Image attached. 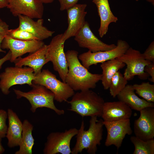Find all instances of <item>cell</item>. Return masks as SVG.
I'll return each instance as SVG.
<instances>
[{"label": "cell", "instance_id": "cell-1", "mask_svg": "<svg viewBox=\"0 0 154 154\" xmlns=\"http://www.w3.org/2000/svg\"><path fill=\"white\" fill-rule=\"evenodd\" d=\"M65 55L68 71L65 82L74 91L95 88L97 83L101 80L102 74L89 72L80 62L78 51L68 50L65 53Z\"/></svg>", "mask_w": 154, "mask_h": 154}, {"label": "cell", "instance_id": "cell-2", "mask_svg": "<svg viewBox=\"0 0 154 154\" xmlns=\"http://www.w3.org/2000/svg\"><path fill=\"white\" fill-rule=\"evenodd\" d=\"M96 116L91 117L89 126L87 130H85L84 120L81 122L80 127L76 135V141L72 148V154L81 153L83 150H87L90 154H95L97 146L101 144L103 135V120H98Z\"/></svg>", "mask_w": 154, "mask_h": 154}, {"label": "cell", "instance_id": "cell-3", "mask_svg": "<svg viewBox=\"0 0 154 154\" xmlns=\"http://www.w3.org/2000/svg\"><path fill=\"white\" fill-rule=\"evenodd\" d=\"M71 100L69 110L82 117L101 116L104 101L96 92L90 89L74 93Z\"/></svg>", "mask_w": 154, "mask_h": 154}, {"label": "cell", "instance_id": "cell-4", "mask_svg": "<svg viewBox=\"0 0 154 154\" xmlns=\"http://www.w3.org/2000/svg\"><path fill=\"white\" fill-rule=\"evenodd\" d=\"M31 87L32 89L27 92L15 89L13 90L17 99L24 97L29 101L32 112H35L38 108H46L52 110L58 115L64 114V110L58 109L55 106L54 94L51 91L41 85L33 84Z\"/></svg>", "mask_w": 154, "mask_h": 154}, {"label": "cell", "instance_id": "cell-5", "mask_svg": "<svg viewBox=\"0 0 154 154\" xmlns=\"http://www.w3.org/2000/svg\"><path fill=\"white\" fill-rule=\"evenodd\" d=\"M35 76L33 69L29 67H7L0 74V89L7 95L10 92L9 88L13 85L27 84L31 86Z\"/></svg>", "mask_w": 154, "mask_h": 154}, {"label": "cell", "instance_id": "cell-6", "mask_svg": "<svg viewBox=\"0 0 154 154\" xmlns=\"http://www.w3.org/2000/svg\"><path fill=\"white\" fill-rule=\"evenodd\" d=\"M33 83L42 85L54 94V100L60 103L66 102L74 94V91L65 82L58 80L48 69L35 75Z\"/></svg>", "mask_w": 154, "mask_h": 154}, {"label": "cell", "instance_id": "cell-7", "mask_svg": "<svg viewBox=\"0 0 154 154\" xmlns=\"http://www.w3.org/2000/svg\"><path fill=\"white\" fill-rule=\"evenodd\" d=\"M116 58L127 65L123 75L128 81L135 76L141 80H146L149 76L144 69L151 62L145 59L139 50L130 47L125 53Z\"/></svg>", "mask_w": 154, "mask_h": 154}, {"label": "cell", "instance_id": "cell-8", "mask_svg": "<svg viewBox=\"0 0 154 154\" xmlns=\"http://www.w3.org/2000/svg\"><path fill=\"white\" fill-rule=\"evenodd\" d=\"M65 41L62 33L57 35L52 39L48 48L46 54L49 61L52 64L54 70L58 73L62 81L65 82L68 67L64 51Z\"/></svg>", "mask_w": 154, "mask_h": 154}, {"label": "cell", "instance_id": "cell-9", "mask_svg": "<svg viewBox=\"0 0 154 154\" xmlns=\"http://www.w3.org/2000/svg\"><path fill=\"white\" fill-rule=\"evenodd\" d=\"M78 130L76 128H73L66 130L64 131L50 133L47 137L43 149V153L71 154V141L72 138L77 134Z\"/></svg>", "mask_w": 154, "mask_h": 154}, {"label": "cell", "instance_id": "cell-10", "mask_svg": "<svg viewBox=\"0 0 154 154\" xmlns=\"http://www.w3.org/2000/svg\"><path fill=\"white\" fill-rule=\"evenodd\" d=\"M116 45L114 49L107 51L92 52L88 50L78 55V59L82 65L88 69L93 65L116 58L125 53L130 47L126 41L121 39L117 40Z\"/></svg>", "mask_w": 154, "mask_h": 154}, {"label": "cell", "instance_id": "cell-11", "mask_svg": "<svg viewBox=\"0 0 154 154\" xmlns=\"http://www.w3.org/2000/svg\"><path fill=\"white\" fill-rule=\"evenodd\" d=\"M103 123L107 131L105 142L106 147L114 145L118 149L125 136L132 133L130 119L111 121H103Z\"/></svg>", "mask_w": 154, "mask_h": 154}, {"label": "cell", "instance_id": "cell-12", "mask_svg": "<svg viewBox=\"0 0 154 154\" xmlns=\"http://www.w3.org/2000/svg\"><path fill=\"white\" fill-rule=\"evenodd\" d=\"M44 44L42 40H22L12 38L6 35L1 44L2 49H9L11 53L10 61L14 62L18 57L27 53H32L40 48Z\"/></svg>", "mask_w": 154, "mask_h": 154}, {"label": "cell", "instance_id": "cell-13", "mask_svg": "<svg viewBox=\"0 0 154 154\" xmlns=\"http://www.w3.org/2000/svg\"><path fill=\"white\" fill-rule=\"evenodd\" d=\"M74 37V40L80 47L87 48L92 52L105 51L115 48L114 44H108L102 41L94 34L88 23L85 24Z\"/></svg>", "mask_w": 154, "mask_h": 154}, {"label": "cell", "instance_id": "cell-14", "mask_svg": "<svg viewBox=\"0 0 154 154\" xmlns=\"http://www.w3.org/2000/svg\"><path fill=\"white\" fill-rule=\"evenodd\" d=\"M8 8L14 16L23 15L31 18H42L43 3L39 0H7Z\"/></svg>", "mask_w": 154, "mask_h": 154}, {"label": "cell", "instance_id": "cell-15", "mask_svg": "<svg viewBox=\"0 0 154 154\" xmlns=\"http://www.w3.org/2000/svg\"><path fill=\"white\" fill-rule=\"evenodd\" d=\"M139 117L134 123V132L135 136L144 141L154 137V108H145L139 111Z\"/></svg>", "mask_w": 154, "mask_h": 154}, {"label": "cell", "instance_id": "cell-16", "mask_svg": "<svg viewBox=\"0 0 154 154\" xmlns=\"http://www.w3.org/2000/svg\"><path fill=\"white\" fill-rule=\"evenodd\" d=\"M87 6L86 4L77 3L66 10L68 25L67 29L62 33L65 41L75 36L84 25L87 13L85 11Z\"/></svg>", "mask_w": 154, "mask_h": 154}, {"label": "cell", "instance_id": "cell-17", "mask_svg": "<svg viewBox=\"0 0 154 154\" xmlns=\"http://www.w3.org/2000/svg\"><path fill=\"white\" fill-rule=\"evenodd\" d=\"M132 113V109L121 101L105 102L101 117L104 121H114L129 119Z\"/></svg>", "mask_w": 154, "mask_h": 154}, {"label": "cell", "instance_id": "cell-18", "mask_svg": "<svg viewBox=\"0 0 154 154\" xmlns=\"http://www.w3.org/2000/svg\"><path fill=\"white\" fill-rule=\"evenodd\" d=\"M18 17L19 27L32 34L39 40L42 41L51 37L54 33L43 25L44 20L42 18L35 21L33 19L26 16L19 15Z\"/></svg>", "mask_w": 154, "mask_h": 154}, {"label": "cell", "instance_id": "cell-19", "mask_svg": "<svg viewBox=\"0 0 154 154\" xmlns=\"http://www.w3.org/2000/svg\"><path fill=\"white\" fill-rule=\"evenodd\" d=\"M47 48L48 45L44 44L27 56L24 58L19 57L14 62L15 66H28L33 69L35 75L38 74L41 72L44 65L49 62L46 56Z\"/></svg>", "mask_w": 154, "mask_h": 154}, {"label": "cell", "instance_id": "cell-20", "mask_svg": "<svg viewBox=\"0 0 154 154\" xmlns=\"http://www.w3.org/2000/svg\"><path fill=\"white\" fill-rule=\"evenodd\" d=\"M8 125L6 137L8 146L12 148L19 146L21 141L23 123L17 114L11 109L7 110Z\"/></svg>", "mask_w": 154, "mask_h": 154}, {"label": "cell", "instance_id": "cell-21", "mask_svg": "<svg viewBox=\"0 0 154 154\" xmlns=\"http://www.w3.org/2000/svg\"><path fill=\"white\" fill-rule=\"evenodd\" d=\"M96 5L100 19V25L98 32L100 37H103L108 32L109 25L116 23L118 20L112 11L108 0H92Z\"/></svg>", "mask_w": 154, "mask_h": 154}, {"label": "cell", "instance_id": "cell-22", "mask_svg": "<svg viewBox=\"0 0 154 154\" xmlns=\"http://www.w3.org/2000/svg\"><path fill=\"white\" fill-rule=\"evenodd\" d=\"M135 91L132 85L127 84L117 96L119 101L125 103L132 110L139 112L146 107H154V103L140 98Z\"/></svg>", "mask_w": 154, "mask_h": 154}, {"label": "cell", "instance_id": "cell-23", "mask_svg": "<svg viewBox=\"0 0 154 154\" xmlns=\"http://www.w3.org/2000/svg\"><path fill=\"white\" fill-rule=\"evenodd\" d=\"M125 65L123 63L116 58L101 63L102 70L101 79L102 84L105 90L109 89L111 80L115 74Z\"/></svg>", "mask_w": 154, "mask_h": 154}, {"label": "cell", "instance_id": "cell-24", "mask_svg": "<svg viewBox=\"0 0 154 154\" xmlns=\"http://www.w3.org/2000/svg\"><path fill=\"white\" fill-rule=\"evenodd\" d=\"M22 123V132L19 148L15 154H32L35 141L32 134L33 126L27 119L24 120Z\"/></svg>", "mask_w": 154, "mask_h": 154}, {"label": "cell", "instance_id": "cell-25", "mask_svg": "<svg viewBox=\"0 0 154 154\" xmlns=\"http://www.w3.org/2000/svg\"><path fill=\"white\" fill-rule=\"evenodd\" d=\"M130 140L134 147L133 154H154V139L144 141L133 136Z\"/></svg>", "mask_w": 154, "mask_h": 154}, {"label": "cell", "instance_id": "cell-26", "mask_svg": "<svg viewBox=\"0 0 154 154\" xmlns=\"http://www.w3.org/2000/svg\"><path fill=\"white\" fill-rule=\"evenodd\" d=\"M127 80L119 71L112 77L109 89L111 96L115 98L125 88L128 82Z\"/></svg>", "mask_w": 154, "mask_h": 154}, {"label": "cell", "instance_id": "cell-27", "mask_svg": "<svg viewBox=\"0 0 154 154\" xmlns=\"http://www.w3.org/2000/svg\"><path fill=\"white\" fill-rule=\"evenodd\" d=\"M132 85L135 93L147 102L154 103V84L147 82Z\"/></svg>", "mask_w": 154, "mask_h": 154}, {"label": "cell", "instance_id": "cell-28", "mask_svg": "<svg viewBox=\"0 0 154 154\" xmlns=\"http://www.w3.org/2000/svg\"><path fill=\"white\" fill-rule=\"evenodd\" d=\"M7 35L12 38L20 40H39L32 34L19 27L15 29H9Z\"/></svg>", "mask_w": 154, "mask_h": 154}, {"label": "cell", "instance_id": "cell-29", "mask_svg": "<svg viewBox=\"0 0 154 154\" xmlns=\"http://www.w3.org/2000/svg\"><path fill=\"white\" fill-rule=\"evenodd\" d=\"M7 117V112L0 109V137L2 138L6 137L7 128L6 124Z\"/></svg>", "mask_w": 154, "mask_h": 154}, {"label": "cell", "instance_id": "cell-30", "mask_svg": "<svg viewBox=\"0 0 154 154\" xmlns=\"http://www.w3.org/2000/svg\"><path fill=\"white\" fill-rule=\"evenodd\" d=\"M143 56L146 60L154 62V41L152 42L145 50Z\"/></svg>", "mask_w": 154, "mask_h": 154}, {"label": "cell", "instance_id": "cell-31", "mask_svg": "<svg viewBox=\"0 0 154 154\" xmlns=\"http://www.w3.org/2000/svg\"><path fill=\"white\" fill-rule=\"evenodd\" d=\"M60 3V10H67L77 3L79 0H57Z\"/></svg>", "mask_w": 154, "mask_h": 154}, {"label": "cell", "instance_id": "cell-32", "mask_svg": "<svg viewBox=\"0 0 154 154\" xmlns=\"http://www.w3.org/2000/svg\"><path fill=\"white\" fill-rule=\"evenodd\" d=\"M144 71L146 72L151 78L149 80L151 82L154 83V62H151L146 66L144 68Z\"/></svg>", "mask_w": 154, "mask_h": 154}, {"label": "cell", "instance_id": "cell-33", "mask_svg": "<svg viewBox=\"0 0 154 154\" xmlns=\"http://www.w3.org/2000/svg\"><path fill=\"white\" fill-rule=\"evenodd\" d=\"M9 29L8 25L0 19V34L7 35Z\"/></svg>", "mask_w": 154, "mask_h": 154}, {"label": "cell", "instance_id": "cell-34", "mask_svg": "<svg viewBox=\"0 0 154 154\" xmlns=\"http://www.w3.org/2000/svg\"><path fill=\"white\" fill-rule=\"evenodd\" d=\"M11 53L9 50L6 54L2 58L0 59V69L2 65L7 61L10 60L11 57Z\"/></svg>", "mask_w": 154, "mask_h": 154}, {"label": "cell", "instance_id": "cell-35", "mask_svg": "<svg viewBox=\"0 0 154 154\" xmlns=\"http://www.w3.org/2000/svg\"><path fill=\"white\" fill-rule=\"evenodd\" d=\"M7 0H0V9L7 7Z\"/></svg>", "mask_w": 154, "mask_h": 154}, {"label": "cell", "instance_id": "cell-36", "mask_svg": "<svg viewBox=\"0 0 154 154\" xmlns=\"http://www.w3.org/2000/svg\"><path fill=\"white\" fill-rule=\"evenodd\" d=\"M6 35L4 34H0V52L5 53V51L3 50L1 48V43Z\"/></svg>", "mask_w": 154, "mask_h": 154}, {"label": "cell", "instance_id": "cell-37", "mask_svg": "<svg viewBox=\"0 0 154 154\" xmlns=\"http://www.w3.org/2000/svg\"><path fill=\"white\" fill-rule=\"evenodd\" d=\"M2 138L0 137V154L3 153L5 151V149L2 145Z\"/></svg>", "mask_w": 154, "mask_h": 154}, {"label": "cell", "instance_id": "cell-38", "mask_svg": "<svg viewBox=\"0 0 154 154\" xmlns=\"http://www.w3.org/2000/svg\"><path fill=\"white\" fill-rule=\"evenodd\" d=\"M42 3L48 4L52 3L54 0H39Z\"/></svg>", "mask_w": 154, "mask_h": 154}, {"label": "cell", "instance_id": "cell-39", "mask_svg": "<svg viewBox=\"0 0 154 154\" xmlns=\"http://www.w3.org/2000/svg\"><path fill=\"white\" fill-rule=\"evenodd\" d=\"M147 2L152 4L153 5H154V0H146Z\"/></svg>", "mask_w": 154, "mask_h": 154}, {"label": "cell", "instance_id": "cell-40", "mask_svg": "<svg viewBox=\"0 0 154 154\" xmlns=\"http://www.w3.org/2000/svg\"><path fill=\"white\" fill-rule=\"evenodd\" d=\"M139 0H136V1H138Z\"/></svg>", "mask_w": 154, "mask_h": 154}]
</instances>
